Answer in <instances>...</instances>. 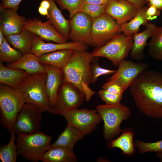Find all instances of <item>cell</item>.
<instances>
[{
	"mask_svg": "<svg viewBox=\"0 0 162 162\" xmlns=\"http://www.w3.org/2000/svg\"><path fill=\"white\" fill-rule=\"evenodd\" d=\"M48 0L50 6L46 19L60 34L67 40L69 39L70 27L69 20L63 16L54 0Z\"/></svg>",
	"mask_w": 162,
	"mask_h": 162,
	"instance_id": "obj_21",
	"label": "cell"
},
{
	"mask_svg": "<svg viewBox=\"0 0 162 162\" xmlns=\"http://www.w3.org/2000/svg\"><path fill=\"white\" fill-rule=\"evenodd\" d=\"M133 36H128L123 33L115 37L103 46L96 48L92 53L94 57L108 59L116 66L127 57L133 44Z\"/></svg>",
	"mask_w": 162,
	"mask_h": 162,
	"instance_id": "obj_7",
	"label": "cell"
},
{
	"mask_svg": "<svg viewBox=\"0 0 162 162\" xmlns=\"http://www.w3.org/2000/svg\"><path fill=\"white\" fill-rule=\"evenodd\" d=\"M25 103L19 89L0 84V123L9 132L13 129L17 116Z\"/></svg>",
	"mask_w": 162,
	"mask_h": 162,
	"instance_id": "obj_3",
	"label": "cell"
},
{
	"mask_svg": "<svg viewBox=\"0 0 162 162\" xmlns=\"http://www.w3.org/2000/svg\"><path fill=\"white\" fill-rule=\"evenodd\" d=\"M17 10L0 5V29L7 37L20 32L22 29L26 18L19 15Z\"/></svg>",
	"mask_w": 162,
	"mask_h": 162,
	"instance_id": "obj_15",
	"label": "cell"
},
{
	"mask_svg": "<svg viewBox=\"0 0 162 162\" xmlns=\"http://www.w3.org/2000/svg\"><path fill=\"white\" fill-rule=\"evenodd\" d=\"M92 19V46L102 47L122 32L121 25L105 13Z\"/></svg>",
	"mask_w": 162,
	"mask_h": 162,
	"instance_id": "obj_9",
	"label": "cell"
},
{
	"mask_svg": "<svg viewBox=\"0 0 162 162\" xmlns=\"http://www.w3.org/2000/svg\"><path fill=\"white\" fill-rule=\"evenodd\" d=\"M23 55L20 51L11 46L4 36L0 46V62L11 64L19 59Z\"/></svg>",
	"mask_w": 162,
	"mask_h": 162,
	"instance_id": "obj_31",
	"label": "cell"
},
{
	"mask_svg": "<svg viewBox=\"0 0 162 162\" xmlns=\"http://www.w3.org/2000/svg\"><path fill=\"white\" fill-rule=\"evenodd\" d=\"M23 29L29 31L47 41L60 44L68 42V40L57 31L48 20L43 22L35 17L28 18Z\"/></svg>",
	"mask_w": 162,
	"mask_h": 162,
	"instance_id": "obj_14",
	"label": "cell"
},
{
	"mask_svg": "<svg viewBox=\"0 0 162 162\" xmlns=\"http://www.w3.org/2000/svg\"><path fill=\"white\" fill-rule=\"evenodd\" d=\"M98 57H94L93 61L90 64L92 75V84L95 83L100 76L110 74H113L116 71L101 67L99 64Z\"/></svg>",
	"mask_w": 162,
	"mask_h": 162,
	"instance_id": "obj_35",
	"label": "cell"
},
{
	"mask_svg": "<svg viewBox=\"0 0 162 162\" xmlns=\"http://www.w3.org/2000/svg\"><path fill=\"white\" fill-rule=\"evenodd\" d=\"M134 136L132 130H124L119 137L110 142V146L111 148H118L122 151L123 154L132 156L135 151Z\"/></svg>",
	"mask_w": 162,
	"mask_h": 162,
	"instance_id": "obj_27",
	"label": "cell"
},
{
	"mask_svg": "<svg viewBox=\"0 0 162 162\" xmlns=\"http://www.w3.org/2000/svg\"><path fill=\"white\" fill-rule=\"evenodd\" d=\"M42 112L36 105L26 103L15 122L13 128L16 135L33 134L40 131Z\"/></svg>",
	"mask_w": 162,
	"mask_h": 162,
	"instance_id": "obj_11",
	"label": "cell"
},
{
	"mask_svg": "<svg viewBox=\"0 0 162 162\" xmlns=\"http://www.w3.org/2000/svg\"><path fill=\"white\" fill-rule=\"evenodd\" d=\"M106 6L105 4L84 3L79 12L85 13L92 18H95L105 13Z\"/></svg>",
	"mask_w": 162,
	"mask_h": 162,
	"instance_id": "obj_33",
	"label": "cell"
},
{
	"mask_svg": "<svg viewBox=\"0 0 162 162\" xmlns=\"http://www.w3.org/2000/svg\"><path fill=\"white\" fill-rule=\"evenodd\" d=\"M38 11L41 15L44 16H47L48 14V9L40 6L38 9Z\"/></svg>",
	"mask_w": 162,
	"mask_h": 162,
	"instance_id": "obj_43",
	"label": "cell"
},
{
	"mask_svg": "<svg viewBox=\"0 0 162 162\" xmlns=\"http://www.w3.org/2000/svg\"><path fill=\"white\" fill-rule=\"evenodd\" d=\"M148 6H144L138 11L132 19L121 25L122 32L128 36H132L140 30V27L142 25L146 26L148 21L145 16V12Z\"/></svg>",
	"mask_w": 162,
	"mask_h": 162,
	"instance_id": "obj_28",
	"label": "cell"
},
{
	"mask_svg": "<svg viewBox=\"0 0 162 162\" xmlns=\"http://www.w3.org/2000/svg\"><path fill=\"white\" fill-rule=\"evenodd\" d=\"M156 156L160 159V161L162 162V152L157 153Z\"/></svg>",
	"mask_w": 162,
	"mask_h": 162,
	"instance_id": "obj_46",
	"label": "cell"
},
{
	"mask_svg": "<svg viewBox=\"0 0 162 162\" xmlns=\"http://www.w3.org/2000/svg\"><path fill=\"white\" fill-rule=\"evenodd\" d=\"M156 27L155 24L148 22L143 31L136 33L132 35L134 41L130 56L133 59L140 61L144 58V49L148 45L147 40L152 36Z\"/></svg>",
	"mask_w": 162,
	"mask_h": 162,
	"instance_id": "obj_18",
	"label": "cell"
},
{
	"mask_svg": "<svg viewBox=\"0 0 162 162\" xmlns=\"http://www.w3.org/2000/svg\"><path fill=\"white\" fill-rule=\"evenodd\" d=\"M43 65L47 74L46 88L51 107L55 101L59 88L63 82L62 70L51 66Z\"/></svg>",
	"mask_w": 162,
	"mask_h": 162,
	"instance_id": "obj_19",
	"label": "cell"
},
{
	"mask_svg": "<svg viewBox=\"0 0 162 162\" xmlns=\"http://www.w3.org/2000/svg\"><path fill=\"white\" fill-rule=\"evenodd\" d=\"M52 137L40 131L33 134L17 135L16 143L18 154L32 162L41 160L50 147Z\"/></svg>",
	"mask_w": 162,
	"mask_h": 162,
	"instance_id": "obj_4",
	"label": "cell"
},
{
	"mask_svg": "<svg viewBox=\"0 0 162 162\" xmlns=\"http://www.w3.org/2000/svg\"><path fill=\"white\" fill-rule=\"evenodd\" d=\"M74 50L65 49L46 53L38 57L39 62L43 65L51 66L62 69L67 64Z\"/></svg>",
	"mask_w": 162,
	"mask_h": 162,
	"instance_id": "obj_25",
	"label": "cell"
},
{
	"mask_svg": "<svg viewBox=\"0 0 162 162\" xmlns=\"http://www.w3.org/2000/svg\"><path fill=\"white\" fill-rule=\"evenodd\" d=\"M139 9L126 0H111L107 5L105 13L115 19L120 25L130 21Z\"/></svg>",
	"mask_w": 162,
	"mask_h": 162,
	"instance_id": "obj_16",
	"label": "cell"
},
{
	"mask_svg": "<svg viewBox=\"0 0 162 162\" xmlns=\"http://www.w3.org/2000/svg\"><path fill=\"white\" fill-rule=\"evenodd\" d=\"M10 133V140L8 143L0 147V159L2 162H16L19 154L16 143V134L14 128Z\"/></svg>",
	"mask_w": 162,
	"mask_h": 162,
	"instance_id": "obj_30",
	"label": "cell"
},
{
	"mask_svg": "<svg viewBox=\"0 0 162 162\" xmlns=\"http://www.w3.org/2000/svg\"><path fill=\"white\" fill-rule=\"evenodd\" d=\"M118 67L115 73L107 81L114 80L117 81L125 91L141 73L147 69L148 64L146 63L134 62L124 59Z\"/></svg>",
	"mask_w": 162,
	"mask_h": 162,
	"instance_id": "obj_13",
	"label": "cell"
},
{
	"mask_svg": "<svg viewBox=\"0 0 162 162\" xmlns=\"http://www.w3.org/2000/svg\"><path fill=\"white\" fill-rule=\"evenodd\" d=\"M62 9L66 10L70 18L78 12L84 3V0H54Z\"/></svg>",
	"mask_w": 162,
	"mask_h": 162,
	"instance_id": "obj_34",
	"label": "cell"
},
{
	"mask_svg": "<svg viewBox=\"0 0 162 162\" xmlns=\"http://www.w3.org/2000/svg\"><path fill=\"white\" fill-rule=\"evenodd\" d=\"M84 136L78 129L68 124L64 131L57 138L51 146H59L68 152L73 153V148L75 143L82 139Z\"/></svg>",
	"mask_w": 162,
	"mask_h": 162,
	"instance_id": "obj_23",
	"label": "cell"
},
{
	"mask_svg": "<svg viewBox=\"0 0 162 162\" xmlns=\"http://www.w3.org/2000/svg\"><path fill=\"white\" fill-rule=\"evenodd\" d=\"M94 57L86 50H74L66 65L62 69L63 82L72 83L84 94L89 101L95 93L89 87L92 73L90 64Z\"/></svg>",
	"mask_w": 162,
	"mask_h": 162,
	"instance_id": "obj_2",
	"label": "cell"
},
{
	"mask_svg": "<svg viewBox=\"0 0 162 162\" xmlns=\"http://www.w3.org/2000/svg\"><path fill=\"white\" fill-rule=\"evenodd\" d=\"M6 66L11 68L24 70L29 74L46 72L44 65L39 61L38 57L29 52L23 55L16 62Z\"/></svg>",
	"mask_w": 162,
	"mask_h": 162,
	"instance_id": "obj_20",
	"label": "cell"
},
{
	"mask_svg": "<svg viewBox=\"0 0 162 162\" xmlns=\"http://www.w3.org/2000/svg\"><path fill=\"white\" fill-rule=\"evenodd\" d=\"M68 124L79 130L84 136L90 134L102 120L97 110L86 108L70 109L61 114Z\"/></svg>",
	"mask_w": 162,
	"mask_h": 162,
	"instance_id": "obj_10",
	"label": "cell"
},
{
	"mask_svg": "<svg viewBox=\"0 0 162 162\" xmlns=\"http://www.w3.org/2000/svg\"><path fill=\"white\" fill-rule=\"evenodd\" d=\"M40 6L49 10L50 7V4L48 0H43L40 2Z\"/></svg>",
	"mask_w": 162,
	"mask_h": 162,
	"instance_id": "obj_44",
	"label": "cell"
},
{
	"mask_svg": "<svg viewBox=\"0 0 162 162\" xmlns=\"http://www.w3.org/2000/svg\"><path fill=\"white\" fill-rule=\"evenodd\" d=\"M134 4L139 10L142 9L148 2L146 0H126Z\"/></svg>",
	"mask_w": 162,
	"mask_h": 162,
	"instance_id": "obj_40",
	"label": "cell"
},
{
	"mask_svg": "<svg viewBox=\"0 0 162 162\" xmlns=\"http://www.w3.org/2000/svg\"><path fill=\"white\" fill-rule=\"evenodd\" d=\"M160 10L155 6L148 5L145 12V16L148 21H150L160 15Z\"/></svg>",
	"mask_w": 162,
	"mask_h": 162,
	"instance_id": "obj_38",
	"label": "cell"
},
{
	"mask_svg": "<svg viewBox=\"0 0 162 162\" xmlns=\"http://www.w3.org/2000/svg\"><path fill=\"white\" fill-rule=\"evenodd\" d=\"M4 36L3 32L1 29H0V46L2 44L3 41Z\"/></svg>",
	"mask_w": 162,
	"mask_h": 162,
	"instance_id": "obj_45",
	"label": "cell"
},
{
	"mask_svg": "<svg viewBox=\"0 0 162 162\" xmlns=\"http://www.w3.org/2000/svg\"><path fill=\"white\" fill-rule=\"evenodd\" d=\"M36 35L31 32L23 29L20 32L5 37L8 43L23 55L30 52Z\"/></svg>",
	"mask_w": 162,
	"mask_h": 162,
	"instance_id": "obj_22",
	"label": "cell"
},
{
	"mask_svg": "<svg viewBox=\"0 0 162 162\" xmlns=\"http://www.w3.org/2000/svg\"><path fill=\"white\" fill-rule=\"evenodd\" d=\"M139 153L144 154L147 152L158 153L162 152V139L154 142H145L136 140L134 142Z\"/></svg>",
	"mask_w": 162,
	"mask_h": 162,
	"instance_id": "obj_32",
	"label": "cell"
},
{
	"mask_svg": "<svg viewBox=\"0 0 162 162\" xmlns=\"http://www.w3.org/2000/svg\"><path fill=\"white\" fill-rule=\"evenodd\" d=\"M46 72L30 74L18 88L26 103L36 105L43 112H49L51 108L46 88Z\"/></svg>",
	"mask_w": 162,
	"mask_h": 162,
	"instance_id": "obj_5",
	"label": "cell"
},
{
	"mask_svg": "<svg viewBox=\"0 0 162 162\" xmlns=\"http://www.w3.org/2000/svg\"><path fill=\"white\" fill-rule=\"evenodd\" d=\"M1 4L4 8L13 9L17 10L19 4L22 0H0Z\"/></svg>",
	"mask_w": 162,
	"mask_h": 162,
	"instance_id": "obj_39",
	"label": "cell"
},
{
	"mask_svg": "<svg viewBox=\"0 0 162 162\" xmlns=\"http://www.w3.org/2000/svg\"><path fill=\"white\" fill-rule=\"evenodd\" d=\"M146 0L149 2L148 5H152L160 10H162V0Z\"/></svg>",
	"mask_w": 162,
	"mask_h": 162,
	"instance_id": "obj_41",
	"label": "cell"
},
{
	"mask_svg": "<svg viewBox=\"0 0 162 162\" xmlns=\"http://www.w3.org/2000/svg\"><path fill=\"white\" fill-rule=\"evenodd\" d=\"M111 0H84V3L107 5Z\"/></svg>",
	"mask_w": 162,
	"mask_h": 162,
	"instance_id": "obj_42",
	"label": "cell"
},
{
	"mask_svg": "<svg viewBox=\"0 0 162 162\" xmlns=\"http://www.w3.org/2000/svg\"><path fill=\"white\" fill-rule=\"evenodd\" d=\"M129 88L141 113L150 118L162 119V73L147 69L136 78Z\"/></svg>",
	"mask_w": 162,
	"mask_h": 162,
	"instance_id": "obj_1",
	"label": "cell"
},
{
	"mask_svg": "<svg viewBox=\"0 0 162 162\" xmlns=\"http://www.w3.org/2000/svg\"><path fill=\"white\" fill-rule=\"evenodd\" d=\"M85 98L84 94L75 85L70 82H63L49 112L61 115L67 110L77 108L83 103Z\"/></svg>",
	"mask_w": 162,
	"mask_h": 162,
	"instance_id": "obj_8",
	"label": "cell"
},
{
	"mask_svg": "<svg viewBox=\"0 0 162 162\" xmlns=\"http://www.w3.org/2000/svg\"><path fill=\"white\" fill-rule=\"evenodd\" d=\"M151 37L148 45V53L153 58L162 61V27H156Z\"/></svg>",
	"mask_w": 162,
	"mask_h": 162,
	"instance_id": "obj_29",
	"label": "cell"
},
{
	"mask_svg": "<svg viewBox=\"0 0 162 162\" xmlns=\"http://www.w3.org/2000/svg\"><path fill=\"white\" fill-rule=\"evenodd\" d=\"M77 160L74 153L59 146H50L44 153L41 160L43 162H76Z\"/></svg>",
	"mask_w": 162,
	"mask_h": 162,
	"instance_id": "obj_26",
	"label": "cell"
},
{
	"mask_svg": "<svg viewBox=\"0 0 162 162\" xmlns=\"http://www.w3.org/2000/svg\"><path fill=\"white\" fill-rule=\"evenodd\" d=\"M96 110L104 121V136L107 141L112 140L120 134L121 123L129 119L131 115L130 108L120 102L114 105H100Z\"/></svg>",
	"mask_w": 162,
	"mask_h": 162,
	"instance_id": "obj_6",
	"label": "cell"
},
{
	"mask_svg": "<svg viewBox=\"0 0 162 162\" xmlns=\"http://www.w3.org/2000/svg\"><path fill=\"white\" fill-rule=\"evenodd\" d=\"M70 27L69 39L92 46V18L85 13L79 12L69 20Z\"/></svg>",
	"mask_w": 162,
	"mask_h": 162,
	"instance_id": "obj_12",
	"label": "cell"
},
{
	"mask_svg": "<svg viewBox=\"0 0 162 162\" xmlns=\"http://www.w3.org/2000/svg\"><path fill=\"white\" fill-rule=\"evenodd\" d=\"M88 48V46L79 42L71 41L63 44L46 43L43 39L36 35L30 52L39 57L45 54L61 50H87Z\"/></svg>",
	"mask_w": 162,
	"mask_h": 162,
	"instance_id": "obj_17",
	"label": "cell"
},
{
	"mask_svg": "<svg viewBox=\"0 0 162 162\" xmlns=\"http://www.w3.org/2000/svg\"><path fill=\"white\" fill-rule=\"evenodd\" d=\"M98 94L101 100L108 105H114L120 103L123 96V94L110 93L103 88L99 91Z\"/></svg>",
	"mask_w": 162,
	"mask_h": 162,
	"instance_id": "obj_36",
	"label": "cell"
},
{
	"mask_svg": "<svg viewBox=\"0 0 162 162\" xmlns=\"http://www.w3.org/2000/svg\"><path fill=\"white\" fill-rule=\"evenodd\" d=\"M30 74L26 71L10 68L0 62V83L18 88L20 83Z\"/></svg>",
	"mask_w": 162,
	"mask_h": 162,
	"instance_id": "obj_24",
	"label": "cell"
},
{
	"mask_svg": "<svg viewBox=\"0 0 162 162\" xmlns=\"http://www.w3.org/2000/svg\"><path fill=\"white\" fill-rule=\"evenodd\" d=\"M102 88L109 92L115 94H123L125 91L122 86L114 80L107 81L103 83Z\"/></svg>",
	"mask_w": 162,
	"mask_h": 162,
	"instance_id": "obj_37",
	"label": "cell"
}]
</instances>
